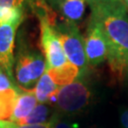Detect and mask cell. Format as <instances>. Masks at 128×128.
I'll return each mask as SVG.
<instances>
[{"instance_id":"12","label":"cell","mask_w":128,"mask_h":128,"mask_svg":"<svg viewBox=\"0 0 128 128\" xmlns=\"http://www.w3.org/2000/svg\"><path fill=\"white\" fill-rule=\"evenodd\" d=\"M18 87L0 91V120L1 122H10L14 114L16 99L18 97Z\"/></svg>"},{"instance_id":"22","label":"cell","mask_w":128,"mask_h":128,"mask_svg":"<svg viewBox=\"0 0 128 128\" xmlns=\"http://www.w3.org/2000/svg\"><path fill=\"white\" fill-rule=\"evenodd\" d=\"M124 3H125V6H126V8L128 10V0H124Z\"/></svg>"},{"instance_id":"5","label":"cell","mask_w":128,"mask_h":128,"mask_svg":"<svg viewBox=\"0 0 128 128\" xmlns=\"http://www.w3.org/2000/svg\"><path fill=\"white\" fill-rule=\"evenodd\" d=\"M39 21L41 30V46L45 55L46 69L61 68L68 63V61L64 54L58 34L48 19H41Z\"/></svg>"},{"instance_id":"23","label":"cell","mask_w":128,"mask_h":128,"mask_svg":"<svg viewBox=\"0 0 128 128\" xmlns=\"http://www.w3.org/2000/svg\"><path fill=\"white\" fill-rule=\"evenodd\" d=\"M86 2H87V0H86Z\"/></svg>"},{"instance_id":"7","label":"cell","mask_w":128,"mask_h":128,"mask_svg":"<svg viewBox=\"0 0 128 128\" xmlns=\"http://www.w3.org/2000/svg\"><path fill=\"white\" fill-rule=\"evenodd\" d=\"M18 27L19 24H0V68L14 81V41Z\"/></svg>"},{"instance_id":"21","label":"cell","mask_w":128,"mask_h":128,"mask_svg":"<svg viewBox=\"0 0 128 128\" xmlns=\"http://www.w3.org/2000/svg\"><path fill=\"white\" fill-rule=\"evenodd\" d=\"M120 124L122 128H128V109H125L120 114Z\"/></svg>"},{"instance_id":"3","label":"cell","mask_w":128,"mask_h":128,"mask_svg":"<svg viewBox=\"0 0 128 128\" xmlns=\"http://www.w3.org/2000/svg\"><path fill=\"white\" fill-rule=\"evenodd\" d=\"M54 28L63 46L66 59L80 69L82 77L86 72L88 63L84 48V40L77 24L64 20L63 22L56 23Z\"/></svg>"},{"instance_id":"13","label":"cell","mask_w":128,"mask_h":128,"mask_svg":"<svg viewBox=\"0 0 128 128\" xmlns=\"http://www.w3.org/2000/svg\"><path fill=\"white\" fill-rule=\"evenodd\" d=\"M50 108L45 104H40L35 106L32 112L24 120L21 124L26 125H35V124H43L50 122Z\"/></svg>"},{"instance_id":"6","label":"cell","mask_w":128,"mask_h":128,"mask_svg":"<svg viewBox=\"0 0 128 128\" xmlns=\"http://www.w3.org/2000/svg\"><path fill=\"white\" fill-rule=\"evenodd\" d=\"M84 40L88 66H96L107 60L108 46L105 37L101 28L93 21H88L86 33Z\"/></svg>"},{"instance_id":"4","label":"cell","mask_w":128,"mask_h":128,"mask_svg":"<svg viewBox=\"0 0 128 128\" xmlns=\"http://www.w3.org/2000/svg\"><path fill=\"white\" fill-rule=\"evenodd\" d=\"M91 93L89 88L81 80L62 86L56 96V107L58 113L64 116H72L86 109Z\"/></svg>"},{"instance_id":"2","label":"cell","mask_w":128,"mask_h":128,"mask_svg":"<svg viewBox=\"0 0 128 128\" xmlns=\"http://www.w3.org/2000/svg\"><path fill=\"white\" fill-rule=\"evenodd\" d=\"M14 68L15 80L20 88L32 90L46 70V60L39 51L21 43Z\"/></svg>"},{"instance_id":"1","label":"cell","mask_w":128,"mask_h":128,"mask_svg":"<svg viewBox=\"0 0 128 128\" xmlns=\"http://www.w3.org/2000/svg\"><path fill=\"white\" fill-rule=\"evenodd\" d=\"M89 20L104 32L108 46L107 62L117 78L128 74V10L126 7H109L88 3Z\"/></svg>"},{"instance_id":"16","label":"cell","mask_w":128,"mask_h":128,"mask_svg":"<svg viewBox=\"0 0 128 128\" xmlns=\"http://www.w3.org/2000/svg\"><path fill=\"white\" fill-rule=\"evenodd\" d=\"M0 128H51L50 122L43 124H35V125H26V124H18L12 122H1L0 120Z\"/></svg>"},{"instance_id":"19","label":"cell","mask_w":128,"mask_h":128,"mask_svg":"<svg viewBox=\"0 0 128 128\" xmlns=\"http://www.w3.org/2000/svg\"><path fill=\"white\" fill-rule=\"evenodd\" d=\"M88 3H97L109 7H126L124 0H87Z\"/></svg>"},{"instance_id":"15","label":"cell","mask_w":128,"mask_h":128,"mask_svg":"<svg viewBox=\"0 0 128 128\" xmlns=\"http://www.w3.org/2000/svg\"><path fill=\"white\" fill-rule=\"evenodd\" d=\"M50 124L51 128H76V125L71 124L69 120L64 118V115L56 112L50 119Z\"/></svg>"},{"instance_id":"9","label":"cell","mask_w":128,"mask_h":128,"mask_svg":"<svg viewBox=\"0 0 128 128\" xmlns=\"http://www.w3.org/2000/svg\"><path fill=\"white\" fill-rule=\"evenodd\" d=\"M32 91L36 97L37 102H39L40 104H46V102L50 101L52 99L54 101L56 100L57 93L59 91V86L55 84V82L52 81V79L46 70L37 82Z\"/></svg>"},{"instance_id":"20","label":"cell","mask_w":128,"mask_h":128,"mask_svg":"<svg viewBox=\"0 0 128 128\" xmlns=\"http://www.w3.org/2000/svg\"><path fill=\"white\" fill-rule=\"evenodd\" d=\"M44 1L55 12V10H59L60 4L63 0H44Z\"/></svg>"},{"instance_id":"8","label":"cell","mask_w":128,"mask_h":128,"mask_svg":"<svg viewBox=\"0 0 128 128\" xmlns=\"http://www.w3.org/2000/svg\"><path fill=\"white\" fill-rule=\"evenodd\" d=\"M37 104L36 97L32 90L19 89L18 97L16 99L15 106H14V114L10 122L15 124H21L24 120L32 112L35 108Z\"/></svg>"},{"instance_id":"14","label":"cell","mask_w":128,"mask_h":128,"mask_svg":"<svg viewBox=\"0 0 128 128\" xmlns=\"http://www.w3.org/2000/svg\"><path fill=\"white\" fill-rule=\"evenodd\" d=\"M24 19V8L9 7L0 12V24H21Z\"/></svg>"},{"instance_id":"18","label":"cell","mask_w":128,"mask_h":128,"mask_svg":"<svg viewBox=\"0 0 128 128\" xmlns=\"http://www.w3.org/2000/svg\"><path fill=\"white\" fill-rule=\"evenodd\" d=\"M26 5H28L27 0H0V12L4 8L9 7L25 8Z\"/></svg>"},{"instance_id":"17","label":"cell","mask_w":128,"mask_h":128,"mask_svg":"<svg viewBox=\"0 0 128 128\" xmlns=\"http://www.w3.org/2000/svg\"><path fill=\"white\" fill-rule=\"evenodd\" d=\"M16 87L17 86L14 84V80H12L4 70L0 68V91H4L10 88H16Z\"/></svg>"},{"instance_id":"11","label":"cell","mask_w":128,"mask_h":128,"mask_svg":"<svg viewBox=\"0 0 128 128\" xmlns=\"http://www.w3.org/2000/svg\"><path fill=\"white\" fill-rule=\"evenodd\" d=\"M86 4V0H63L60 4L59 12L66 21L77 24L84 14Z\"/></svg>"},{"instance_id":"10","label":"cell","mask_w":128,"mask_h":128,"mask_svg":"<svg viewBox=\"0 0 128 128\" xmlns=\"http://www.w3.org/2000/svg\"><path fill=\"white\" fill-rule=\"evenodd\" d=\"M46 71L55 84L59 87L69 84L81 77L80 69L69 62L61 68L46 69Z\"/></svg>"}]
</instances>
